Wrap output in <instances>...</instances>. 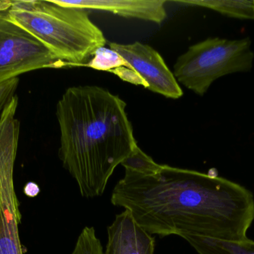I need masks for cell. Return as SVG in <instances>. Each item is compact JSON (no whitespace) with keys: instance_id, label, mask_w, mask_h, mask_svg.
<instances>
[{"instance_id":"52a82bcc","label":"cell","mask_w":254,"mask_h":254,"mask_svg":"<svg viewBox=\"0 0 254 254\" xmlns=\"http://www.w3.org/2000/svg\"><path fill=\"white\" fill-rule=\"evenodd\" d=\"M110 46L143 79L147 85L146 89L173 99L183 95L173 73L153 48L140 42L131 44L110 43Z\"/></svg>"},{"instance_id":"2e32d148","label":"cell","mask_w":254,"mask_h":254,"mask_svg":"<svg viewBox=\"0 0 254 254\" xmlns=\"http://www.w3.org/2000/svg\"><path fill=\"white\" fill-rule=\"evenodd\" d=\"M39 191H40V189H39L38 186L35 183H29L25 186V193H26L27 195H29V196H35L38 193Z\"/></svg>"},{"instance_id":"6da1fadb","label":"cell","mask_w":254,"mask_h":254,"mask_svg":"<svg viewBox=\"0 0 254 254\" xmlns=\"http://www.w3.org/2000/svg\"><path fill=\"white\" fill-rule=\"evenodd\" d=\"M151 235L197 236L241 241L254 222V195L246 186L210 173L161 165L150 174L125 171L112 194Z\"/></svg>"},{"instance_id":"5bb4252c","label":"cell","mask_w":254,"mask_h":254,"mask_svg":"<svg viewBox=\"0 0 254 254\" xmlns=\"http://www.w3.org/2000/svg\"><path fill=\"white\" fill-rule=\"evenodd\" d=\"M71 254H104L101 240L93 227H86L82 231Z\"/></svg>"},{"instance_id":"7a4b0ae2","label":"cell","mask_w":254,"mask_h":254,"mask_svg":"<svg viewBox=\"0 0 254 254\" xmlns=\"http://www.w3.org/2000/svg\"><path fill=\"white\" fill-rule=\"evenodd\" d=\"M126 107L119 95L90 85L68 88L57 104L59 158L84 198L102 195L137 146Z\"/></svg>"},{"instance_id":"e0dca14e","label":"cell","mask_w":254,"mask_h":254,"mask_svg":"<svg viewBox=\"0 0 254 254\" xmlns=\"http://www.w3.org/2000/svg\"><path fill=\"white\" fill-rule=\"evenodd\" d=\"M12 1L10 0H0V13L7 11L11 7Z\"/></svg>"},{"instance_id":"5b68a950","label":"cell","mask_w":254,"mask_h":254,"mask_svg":"<svg viewBox=\"0 0 254 254\" xmlns=\"http://www.w3.org/2000/svg\"><path fill=\"white\" fill-rule=\"evenodd\" d=\"M19 122L12 116L0 118V254H24L19 234L20 213L14 190L13 167Z\"/></svg>"},{"instance_id":"8992f818","label":"cell","mask_w":254,"mask_h":254,"mask_svg":"<svg viewBox=\"0 0 254 254\" xmlns=\"http://www.w3.org/2000/svg\"><path fill=\"white\" fill-rule=\"evenodd\" d=\"M68 64L26 30L13 22L7 11L0 13V85L22 73Z\"/></svg>"},{"instance_id":"8fae6325","label":"cell","mask_w":254,"mask_h":254,"mask_svg":"<svg viewBox=\"0 0 254 254\" xmlns=\"http://www.w3.org/2000/svg\"><path fill=\"white\" fill-rule=\"evenodd\" d=\"M176 2L190 6H199L240 19H254V1L222 0H179Z\"/></svg>"},{"instance_id":"7c38bea8","label":"cell","mask_w":254,"mask_h":254,"mask_svg":"<svg viewBox=\"0 0 254 254\" xmlns=\"http://www.w3.org/2000/svg\"><path fill=\"white\" fill-rule=\"evenodd\" d=\"M92 56H94L93 58L84 66L110 73L122 67H128L133 70L126 60L111 48H106L105 46L98 48L95 51Z\"/></svg>"},{"instance_id":"30bf717a","label":"cell","mask_w":254,"mask_h":254,"mask_svg":"<svg viewBox=\"0 0 254 254\" xmlns=\"http://www.w3.org/2000/svg\"><path fill=\"white\" fill-rule=\"evenodd\" d=\"M182 238L186 240L198 254H254V241L249 237L237 242L192 235L183 236Z\"/></svg>"},{"instance_id":"277c9868","label":"cell","mask_w":254,"mask_h":254,"mask_svg":"<svg viewBox=\"0 0 254 254\" xmlns=\"http://www.w3.org/2000/svg\"><path fill=\"white\" fill-rule=\"evenodd\" d=\"M254 59L249 37L240 40L210 37L192 45L179 57L173 75L185 87L203 95L216 79L252 70Z\"/></svg>"},{"instance_id":"9c48e42d","label":"cell","mask_w":254,"mask_h":254,"mask_svg":"<svg viewBox=\"0 0 254 254\" xmlns=\"http://www.w3.org/2000/svg\"><path fill=\"white\" fill-rule=\"evenodd\" d=\"M58 4L88 10L111 12L126 18L143 19L160 24L167 17L164 0H55Z\"/></svg>"},{"instance_id":"4fadbf2b","label":"cell","mask_w":254,"mask_h":254,"mask_svg":"<svg viewBox=\"0 0 254 254\" xmlns=\"http://www.w3.org/2000/svg\"><path fill=\"white\" fill-rule=\"evenodd\" d=\"M122 165L125 167V171H132L139 174L155 173L161 167V164L155 163L138 146L134 148L131 155L123 161Z\"/></svg>"},{"instance_id":"ba28073f","label":"cell","mask_w":254,"mask_h":254,"mask_svg":"<svg viewBox=\"0 0 254 254\" xmlns=\"http://www.w3.org/2000/svg\"><path fill=\"white\" fill-rule=\"evenodd\" d=\"M104 254H154L155 237L142 229L128 210L116 216L107 228Z\"/></svg>"},{"instance_id":"3957f363","label":"cell","mask_w":254,"mask_h":254,"mask_svg":"<svg viewBox=\"0 0 254 254\" xmlns=\"http://www.w3.org/2000/svg\"><path fill=\"white\" fill-rule=\"evenodd\" d=\"M89 10L55 0H15L7 14L68 67H78L107 43L104 33L89 19Z\"/></svg>"},{"instance_id":"9a60e30c","label":"cell","mask_w":254,"mask_h":254,"mask_svg":"<svg viewBox=\"0 0 254 254\" xmlns=\"http://www.w3.org/2000/svg\"><path fill=\"white\" fill-rule=\"evenodd\" d=\"M19 81V79L16 78L0 85V116L4 107L14 96Z\"/></svg>"}]
</instances>
